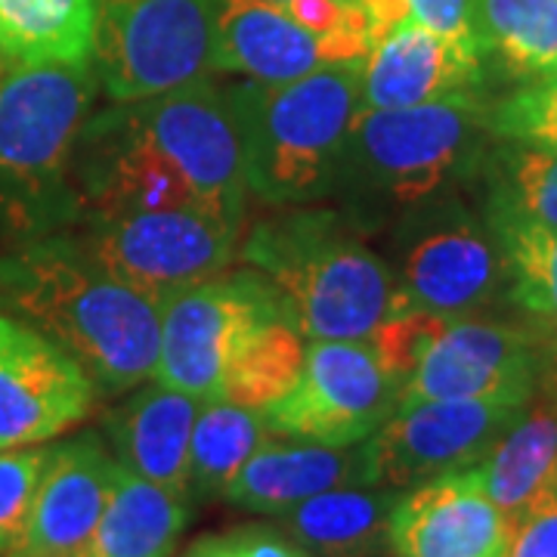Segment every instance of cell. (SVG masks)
I'll return each mask as SVG.
<instances>
[{
	"label": "cell",
	"mask_w": 557,
	"mask_h": 557,
	"mask_svg": "<svg viewBox=\"0 0 557 557\" xmlns=\"http://www.w3.org/2000/svg\"><path fill=\"white\" fill-rule=\"evenodd\" d=\"M0 307L78 359L106 397L156 379L161 304L112 276L84 239L53 233L7 251Z\"/></svg>",
	"instance_id": "6da1fadb"
},
{
	"label": "cell",
	"mask_w": 557,
	"mask_h": 557,
	"mask_svg": "<svg viewBox=\"0 0 557 557\" xmlns=\"http://www.w3.org/2000/svg\"><path fill=\"white\" fill-rule=\"evenodd\" d=\"M94 62H7L0 72V230L53 236L81 211L75 149L97 94Z\"/></svg>",
	"instance_id": "7a4b0ae2"
},
{
	"label": "cell",
	"mask_w": 557,
	"mask_h": 557,
	"mask_svg": "<svg viewBox=\"0 0 557 557\" xmlns=\"http://www.w3.org/2000/svg\"><path fill=\"white\" fill-rule=\"evenodd\" d=\"M242 260L282 292L307 341H362L394 310L391 270L332 211L260 220Z\"/></svg>",
	"instance_id": "3957f363"
},
{
	"label": "cell",
	"mask_w": 557,
	"mask_h": 557,
	"mask_svg": "<svg viewBox=\"0 0 557 557\" xmlns=\"http://www.w3.org/2000/svg\"><path fill=\"white\" fill-rule=\"evenodd\" d=\"M359 65H322L295 81H255L233 94L255 196L270 205L307 201L338 177L359 112Z\"/></svg>",
	"instance_id": "277c9868"
},
{
	"label": "cell",
	"mask_w": 557,
	"mask_h": 557,
	"mask_svg": "<svg viewBox=\"0 0 557 557\" xmlns=\"http://www.w3.org/2000/svg\"><path fill=\"white\" fill-rule=\"evenodd\" d=\"M220 0H97L90 62L109 100L134 102L208 78Z\"/></svg>",
	"instance_id": "5b68a950"
},
{
	"label": "cell",
	"mask_w": 557,
	"mask_h": 557,
	"mask_svg": "<svg viewBox=\"0 0 557 557\" xmlns=\"http://www.w3.org/2000/svg\"><path fill=\"white\" fill-rule=\"evenodd\" d=\"M474 134L478 102L471 94L403 109H359L341 152L338 177L397 205H416L456 174Z\"/></svg>",
	"instance_id": "8992f818"
},
{
	"label": "cell",
	"mask_w": 557,
	"mask_h": 557,
	"mask_svg": "<svg viewBox=\"0 0 557 557\" xmlns=\"http://www.w3.org/2000/svg\"><path fill=\"white\" fill-rule=\"evenodd\" d=\"M112 115L146 149L171 161L208 211L242 226L248 177L233 97L201 78L149 100L119 102Z\"/></svg>",
	"instance_id": "52a82bcc"
},
{
	"label": "cell",
	"mask_w": 557,
	"mask_h": 557,
	"mask_svg": "<svg viewBox=\"0 0 557 557\" xmlns=\"http://www.w3.org/2000/svg\"><path fill=\"white\" fill-rule=\"evenodd\" d=\"M239 230V223L196 208L112 211L87 214L84 245L112 276L164 310L180 292L226 270L236 258Z\"/></svg>",
	"instance_id": "ba28073f"
},
{
	"label": "cell",
	"mask_w": 557,
	"mask_h": 557,
	"mask_svg": "<svg viewBox=\"0 0 557 557\" xmlns=\"http://www.w3.org/2000/svg\"><path fill=\"white\" fill-rule=\"evenodd\" d=\"M276 317H292V310L263 273H218L180 292L161 310L156 381L201 403L220 399L223 369L236 344Z\"/></svg>",
	"instance_id": "9c48e42d"
},
{
	"label": "cell",
	"mask_w": 557,
	"mask_h": 557,
	"mask_svg": "<svg viewBox=\"0 0 557 557\" xmlns=\"http://www.w3.org/2000/svg\"><path fill=\"white\" fill-rule=\"evenodd\" d=\"M399 406V381L366 341H310L295 387L263 409L267 428L285 440L357 446Z\"/></svg>",
	"instance_id": "30bf717a"
},
{
	"label": "cell",
	"mask_w": 557,
	"mask_h": 557,
	"mask_svg": "<svg viewBox=\"0 0 557 557\" xmlns=\"http://www.w3.org/2000/svg\"><path fill=\"white\" fill-rule=\"evenodd\" d=\"M527 406L515 399H428L399 406L366 440L372 483L409 490L478 468Z\"/></svg>",
	"instance_id": "8fae6325"
},
{
	"label": "cell",
	"mask_w": 557,
	"mask_h": 557,
	"mask_svg": "<svg viewBox=\"0 0 557 557\" xmlns=\"http://www.w3.org/2000/svg\"><path fill=\"white\" fill-rule=\"evenodd\" d=\"M97 387L57 341L0 310V449L40 446L90 416Z\"/></svg>",
	"instance_id": "7c38bea8"
},
{
	"label": "cell",
	"mask_w": 557,
	"mask_h": 557,
	"mask_svg": "<svg viewBox=\"0 0 557 557\" xmlns=\"http://www.w3.org/2000/svg\"><path fill=\"white\" fill-rule=\"evenodd\" d=\"M536 379L539 354L527 332L446 317L412 375L399 387V406L428 399L530 403Z\"/></svg>",
	"instance_id": "4fadbf2b"
},
{
	"label": "cell",
	"mask_w": 557,
	"mask_h": 557,
	"mask_svg": "<svg viewBox=\"0 0 557 557\" xmlns=\"http://www.w3.org/2000/svg\"><path fill=\"white\" fill-rule=\"evenodd\" d=\"M511 520L486 496L478 471H456L399 493L387 520L394 557H505Z\"/></svg>",
	"instance_id": "5bb4252c"
},
{
	"label": "cell",
	"mask_w": 557,
	"mask_h": 557,
	"mask_svg": "<svg viewBox=\"0 0 557 557\" xmlns=\"http://www.w3.org/2000/svg\"><path fill=\"white\" fill-rule=\"evenodd\" d=\"M505 278L498 242L465 214L437 220L403 258L394 310L461 317L496 295Z\"/></svg>",
	"instance_id": "9a60e30c"
},
{
	"label": "cell",
	"mask_w": 557,
	"mask_h": 557,
	"mask_svg": "<svg viewBox=\"0 0 557 557\" xmlns=\"http://www.w3.org/2000/svg\"><path fill=\"white\" fill-rule=\"evenodd\" d=\"M115 456L97 434L50 449L22 542L10 557H75L90 542L115 483Z\"/></svg>",
	"instance_id": "2e32d148"
},
{
	"label": "cell",
	"mask_w": 557,
	"mask_h": 557,
	"mask_svg": "<svg viewBox=\"0 0 557 557\" xmlns=\"http://www.w3.org/2000/svg\"><path fill=\"white\" fill-rule=\"evenodd\" d=\"M480 50L399 25L372 44L359 65V109H403L468 94L480 81Z\"/></svg>",
	"instance_id": "e0dca14e"
},
{
	"label": "cell",
	"mask_w": 557,
	"mask_h": 557,
	"mask_svg": "<svg viewBox=\"0 0 557 557\" xmlns=\"http://www.w3.org/2000/svg\"><path fill=\"white\" fill-rule=\"evenodd\" d=\"M354 483H372L366 443L322 446L270 437L242 465L223 498L242 511L278 518L325 490Z\"/></svg>",
	"instance_id": "ac0fdd59"
},
{
	"label": "cell",
	"mask_w": 557,
	"mask_h": 557,
	"mask_svg": "<svg viewBox=\"0 0 557 557\" xmlns=\"http://www.w3.org/2000/svg\"><path fill=\"white\" fill-rule=\"evenodd\" d=\"M201 399L149 384L106 416L115 461L174 496L189 498V443Z\"/></svg>",
	"instance_id": "d6986e66"
},
{
	"label": "cell",
	"mask_w": 557,
	"mask_h": 557,
	"mask_svg": "<svg viewBox=\"0 0 557 557\" xmlns=\"http://www.w3.org/2000/svg\"><path fill=\"white\" fill-rule=\"evenodd\" d=\"M335 65L325 44L270 0H220L214 69L282 84Z\"/></svg>",
	"instance_id": "ffe728a7"
},
{
	"label": "cell",
	"mask_w": 557,
	"mask_h": 557,
	"mask_svg": "<svg viewBox=\"0 0 557 557\" xmlns=\"http://www.w3.org/2000/svg\"><path fill=\"white\" fill-rule=\"evenodd\" d=\"M399 490L379 483L335 486L278 515V530L313 557H375Z\"/></svg>",
	"instance_id": "44dd1931"
},
{
	"label": "cell",
	"mask_w": 557,
	"mask_h": 557,
	"mask_svg": "<svg viewBox=\"0 0 557 557\" xmlns=\"http://www.w3.org/2000/svg\"><path fill=\"white\" fill-rule=\"evenodd\" d=\"M186 520V498L115 465L100 523L75 557H174Z\"/></svg>",
	"instance_id": "7402d4cb"
},
{
	"label": "cell",
	"mask_w": 557,
	"mask_h": 557,
	"mask_svg": "<svg viewBox=\"0 0 557 557\" xmlns=\"http://www.w3.org/2000/svg\"><path fill=\"white\" fill-rule=\"evenodd\" d=\"M478 478L498 511L515 520L533 498L557 483V406H527L480 461Z\"/></svg>",
	"instance_id": "603a6c76"
},
{
	"label": "cell",
	"mask_w": 557,
	"mask_h": 557,
	"mask_svg": "<svg viewBox=\"0 0 557 557\" xmlns=\"http://www.w3.org/2000/svg\"><path fill=\"white\" fill-rule=\"evenodd\" d=\"M97 0H0L7 62H90Z\"/></svg>",
	"instance_id": "cb8c5ba5"
},
{
	"label": "cell",
	"mask_w": 557,
	"mask_h": 557,
	"mask_svg": "<svg viewBox=\"0 0 557 557\" xmlns=\"http://www.w3.org/2000/svg\"><path fill=\"white\" fill-rule=\"evenodd\" d=\"M273 431L258 409L205 399L189 443V498H218Z\"/></svg>",
	"instance_id": "d4e9b609"
},
{
	"label": "cell",
	"mask_w": 557,
	"mask_h": 557,
	"mask_svg": "<svg viewBox=\"0 0 557 557\" xmlns=\"http://www.w3.org/2000/svg\"><path fill=\"white\" fill-rule=\"evenodd\" d=\"M304 350L307 344L300 341L292 317L260 322L236 344L233 357L226 359L220 399L263 412L295 387L304 366Z\"/></svg>",
	"instance_id": "484cf974"
},
{
	"label": "cell",
	"mask_w": 557,
	"mask_h": 557,
	"mask_svg": "<svg viewBox=\"0 0 557 557\" xmlns=\"http://www.w3.org/2000/svg\"><path fill=\"white\" fill-rule=\"evenodd\" d=\"M483 53L520 78H548L557 65V0H478Z\"/></svg>",
	"instance_id": "4316f807"
},
{
	"label": "cell",
	"mask_w": 557,
	"mask_h": 557,
	"mask_svg": "<svg viewBox=\"0 0 557 557\" xmlns=\"http://www.w3.org/2000/svg\"><path fill=\"white\" fill-rule=\"evenodd\" d=\"M490 226L505 260V278H511L515 304L557 335V230L496 211Z\"/></svg>",
	"instance_id": "83f0119b"
},
{
	"label": "cell",
	"mask_w": 557,
	"mask_h": 557,
	"mask_svg": "<svg viewBox=\"0 0 557 557\" xmlns=\"http://www.w3.org/2000/svg\"><path fill=\"white\" fill-rule=\"evenodd\" d=\"M493 211L557 230V149L523 143L505 152V177Z\"/></svg>",
	"instance_id": "f1b7e54d"
},
{
	"label": "cell",
	"mask_w": 557,
	"mask_h": 557,
	"mask_svg": "<svg viewBox=\"0 0 557 557\" xmlns=\"http://www.w3.org/2000/svg\"><path fill=\"white\" fill-rule=\"evenodd\" d=\"M47 461V446L0 449V557L13 555L22 542Z\"/></svg>",
	"instance_id": "f546056e"
},
{
	"label": "cell",
	"mask_w": 557,
	"mask_h": 557,
	"mask_svg": "<svg viewBox=\"0 0 557 557\" xmlns=\"http://www.w3.org/2000/svg\"><path fill=\"white\" fill-rule=\"evenodd\" d=\"M493 131L498 137L530 143V146H552L557 149V84L542 81L527 87L498 106L493 112Z\"/></svg>",
	"instance_id": "4dcf8cb0"
},
{
	"label": "cell",
	"mask_w": 557,
	"mask_h": 557,
	"mask_svg": "<svg viewBox=\"0 0 557 557\" xmlns=\"http://www.w3.org/2000/svg\"><path fill=\"white\" fill-rule=\"evenodd\" d=\"M505 557H557V483L542 490L511 520Z\"/></svg>",
	"instance_id": "1f68e13d"
},
{
	"label": "cell",
	"mask_w": 557,
	"mask_h": 557,
	"mask_svg": "<svg viewBox=\"0 0 557 557\" xmlns=\"http://www.w3.org/2000/svg\"><path fill=\"white\" fill-rule=\"evenodd\" d=\"M406 20L483 53L478 32V0H403Z\"/></svg>",
	"instance_id": "d6a6232c"
},
{
	"label": "cell",
	"mask_w": 557,
	"mask_h": 557,
	"mask_svg": "<svg viewBox=\"0 0 557 557\" xmlns=\"http://www.w3.org/2000/svg\"><path fill=\"white\" fill-rule=\"evenodd\" d=\"M226 536H230L239 557H313L310 552H304L288 533H282L278 527L251 523V527L233 530Z\"/></svg>",
	"instance_id": "836d02e7"
},
{
	"label": "cell",
	"mask_w": 557,
	"mask_h": 557,
	"mask_svg": "<svg viewBox=\"0 0 557 557\" xmlns=\"http://www.w3.org/2000/svg\"><path fill=\"white\" fill-rule=\"evenodd\" d=\"M183 557H239L230 536H201L196 539Z\"/></svg>",
	"instance_id": "e575fe53"
},
{
	"label": "cell",
	"mask_w": 557,
	"mask_h": 557,
	"mask_svg": "<svg viewBox=\"0 0 557 557\" xmlns=\"http://www.w3.org/2000/svg\"><path fill=\"white\" fill-rule=\"evenodd\" d=\"M548 394H552V403L557 406V362H555V369L548 372Z\"/></svg>",
	"instance_id": "d590c367"
},
{
	"label": "cell",
	"mask_w": 557,
	"mask_h": 557,
	"mask_svg": "<svg viewBox=\"0 0 557 557\" xmlns=\"http://www.w3.org/2000/svg\"><path fill=\"white\" fill-rule=\"evenodd\" d=\"M542 81H555V84H557V65L552 69V75H548V78H542Z\"/></svg>",
	"instance_id": "8d00e7d4"
},
{
	"label": "cell",
	"mask_w": 557,
	"mask_h": 557,
	"mask_svg": "<svg viewBox=\"0 0 557 557\" xmlns=\"http://www.w3.org/2000/svg\"><path fill=\"white\" fill-rule=\"evenodd\" d=\"M3 65H7V60H3V53H0V72H3Z\"/></svg>",
	"instance_id": "74e56055"
},
{
	"label": "cell",
	"mask_w": 557,
	"mask_h": 557,
	"mask_svg": "<svg viewBox=\"0 0 557 557\" xmlns=\"http://www.w3.org/2000/svg\"><path fill=\"white\" fill-rule=\"evenodd\" d=\"M270 3H285V0H270Z\"/></svg>",
	"instance_id": "f35d334b"
}]
</instances>
